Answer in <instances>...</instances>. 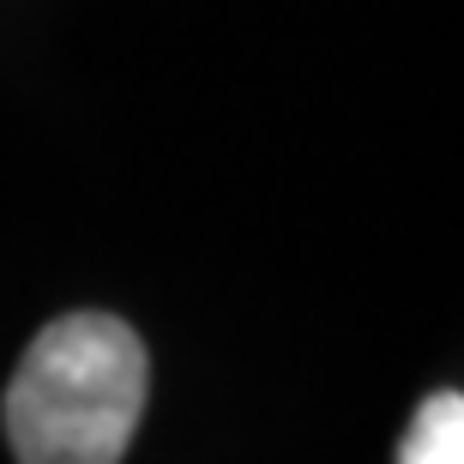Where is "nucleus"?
Here are the masks:
<instances>
[{
  "label": "nucleus",
  "instance_id": "nucleus-1",
  "mask_svg": "<svg viewBox=\"0 0 464 464\" xmlns=\"http://www.w3.org/2000/svg\"><path fill=\"white\" fill-rule=\"evenodd\" d=\"M151 362L115 314H61L43 326L0 398L18 464H121L145 411Z\"/></svg>",
  "mask_w": 464,
  "mask_h": 464
},
{
  "label": "nucleus",
  "instance_id": "nucleus-2",
  "mask_svg": "<svg viewBox=\"0 0 464 464\" xmlns=\"http://www.w3.org/2000/svg\"><path fill=\"white\" fill-rule=\"evenodd\" d=\"M398 464H464V398L459 392H434L422 398Z\"/></svg>",
  "mask_w": 464,
  "mask_h": 464
}]
</instances>
